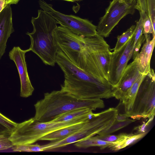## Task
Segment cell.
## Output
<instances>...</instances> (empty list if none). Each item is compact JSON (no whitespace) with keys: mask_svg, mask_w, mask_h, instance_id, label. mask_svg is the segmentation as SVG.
<instances>
[{"mask_svg":"<svg viewBox=\"0 0 155 155\" xmlns=\"http://www.w3.org/2000/svg\"><path fill=\"white\" fill-rule=\"evenodd\" d=\"M53 35L58 49L80 68L84 37L76 34L61 25L57 27Z\"/></svg>","mask_w":155,"mask_h":155,"instance_id":"10","label":"cell"},{"mask_svg":"<svg viewBox=\"0 0 155 155\" xmlns=\"http://www.w3.org/2000/svg\"><path fill=\"white\" fill-rule=\"evenodd\" d=\"M111 53L103 37L97 34L84 37L80 68L95 78L108 81Z\"/></svg>","mask_w":155,"mask_h":155,"instance_id":"3","label":"cell"},{"mask_svg":"<svg viewBox=\"0 0 155 155\" xmlns=\"http://www.w3.org/2000/svg\"><path fill=\"white\" fill-rule=\"evenodd\" d=\"M88 121L80 123L59 129L47 134L40 140L52 141L64 139L77 131Z\"/></svg>","mask_w":155,"mask_h":155,"instance_id":"16","label":"cell"},{"mask_svg":"<svg viewBox=\"0 0 155 155\" xmlns=\"http://www.w3.org/2000/svg\"><path fill=\"white\" fill-rule=\"evenodd\" d=\"M139 13L143 21V34L145 37L150 34H152L153 37L155 36V30L153 28L151 21L148 16L147 11H143L139 12Z\"/></svg>","mask_w":155,"mask_h":155,"instance_id":"25","label":"cell"},{"mask_svg":"<svg viewBox=\"0 0 155 155\" xmlns=\"http://www.w3.org/2000/svg\"><path fill=\"white\" fill-rule=\"evenodd\" d=\"M104 106L101 99L79 100L61 90L53 91L45 93L44 98L35 104L33 117L39 122H50L61 114L76 109L87 108L94 110Z\"/></svg>","mask_w":155,"mask_h":155,"instance_id":"1","label":"cell"},{"mask_svg":"<svg viewBox=\"0 0 155 155\" xmlns=\"http://www.w3.org/2000/svg\"><path fill=\"white\" fill-rule=\"evenodd\" d=\"M114 143L101 140L94 136L79 140L75 143L74 145L77 147L80 148L98 147L101 149H103L112 146Z\"/></svg>","mask_w":155,"mask_h":155,"instance_id":"18","label":"cell"},{"mask_svg":"<svg viewBox=\"0 0 155 155\" xmlns=\"http://www.w3.org/2000/svg\"><path fill=\"white\" fill-rule=\"evenodd\" d=\"M137 0H125V2L129 4H134L136 3Z\"/></svg>","mask_w":155,"mask_h":155,"instance_id":"34","label":"cell"},{"mask_svg":"<svg viewBox=\"0 0 155 155\" xmlns=\"http://www.w3.org/2000/svg\"><path fill=\"white\" fill-rule=\"evenodd\" d=\"M31 22L33 31L26 33L31 40V51L46 65L54 66L58 50L53 35L58 27L57 21L48 13L40 9L37 17H32Z\"/></svg>","mask_w":155,"mask_h":155,"instance_id":"2","label":"cell"},{"mask_svg":"<svg viewBox=\"0 0 155 155\" xmlns=\"http://www.w3.org/2000/svg\"><path fill=\"white\" fill-rule=\"evenodd\" d=\"M142 74L138 67L136 55L133 61L127 65L119 83L114 88L113 97L121 102L133 84Z\"/></svg>","mask_w":155,"mask_h":155,"instance_id":"13","label":"cell"},{"mask_svg":"<svg viewBox=\"0 0 155 155\" xmlns=\"http://www.w3.org/2000/svg\"><path fill=\"white\" fill-rule=\"evenodd\" d=\"M38 2L42 10L55 19L58 24L67 28L73 32L84 37L93 36L97 34V26L88 20L62 14L55 10L51 4L44 0H39Z\"/></svg>","mask_w":155,"mask_h":155,"instance_id":"8","label":"cell"},{"mask_svg":"<svg viewBox=\"0 0 155 155\" xmlns=\"http://www.w3.org/2000/svg\"><path fill=\"white\" fill-rule=\"evenodd\" d=\"M14 31L12 8L8 5L0 12V60L5 52L7 40Z\"/></svg>","mask_w":155,"mask_h":155,"instance_id":"14","label":"cell"},{"mask_svg":"<svg viewBox=\"0 0 155 155\" xmlns=\"http://www.w3.org/2000/svg\"><path fill=\"white\" fill-rule=\"evenodd\" d=\"M135 28V25H132L122 34L117 36L114 51H118L126 44L133 36Z\"/></svg>","mask_w":155,"mask_h":155,"instance_id":"23","label":"cell"},{"mask_svg":"<svg viewBox=\"0 0 155 155\" xmlns=\"http://www.w3.org/2000/svg\"><path fill=\"white\" fill-rule=\"evenodd\" d=\"M135 4H129L125 0H112L106 9L104 15L97 26V34L103 37H108L120 21L135 12Z\"/></svg>","mask_w":155,"mask_h":155,"instance_id":"9","label":"cell"},{"mask_svg":"<svg viewBox=\"0 0 155 155\" xmlns=\"http://www.w3.org/2000/svg\"><path fill=\"white\" fill-rule=\"evenodd\" d=\"M145 38L144 44L140 53L137 55V64L140 72L143 74L147 75L151 71L150 60L153 50L155 43V36L151 39L149 34Z\"/></svg>","mask_w":155,"mask_h":155,"instance_id":"15","label":"cell"},{"mask_svg":"<svg viewBox=\"0 0 155 155\" xmlns=\"http://www.w3.org/2000/svg\"><path fill=\"white\" fill-rule=\"evenodd\" d=\"M12 150L15 152H35L43 151L42 145L38 144L13 146Z\"/></svg>","mask_w":155,"mask_h":155,"instance_id":"26","label":"cell"},{"mask_svg":"<svg viewBox=\"0 0 155 155\" xmlns=\"http://www.w3.org/2000/svg\"><path fill=\"white\" fill-rule=\"evenodd\" d=\"M9 137L8 136L0 134V150L8 149L13 146Z\"/></svg>","mask_w":155,"mask_h":155,"instance_id":"29","label":"cell"},{"mask_svg":"<svg viewBox=\"0 0 155 155\" xmlns=\"http://www.w3.org/2000/svg\"><path fill=\"white\" fill-rule=\"evenodd\" d=\"M134 35L120 50L111 52L108 81L114 87L119 83L123 72L132 57L134 50Z\"/></svg>","mask_w":155,"mask_h":155,"instance_id":"11","label":"cell"},{"mask_svg":"<svg viewBox=\"0 0 155 155\" xmlns=\"http://www.w3.org/2000/svg\"><path fill=\"white\" fill-rule=\"evenodd\" d=\"M17 124L0 113V134L9 136Z\"/></svg>","mask_w":155,"mask_h":155,"instance_id":"22","label":"cell"},{"mask_svg":"<svg viewBox=\"0 0 155 155\" xmlns=\"http://www.w3.org/2000/svg\"><path fill=\"white\" fill-rule=\"evenodd\" d=\"M127 134L123 133L118 135H111L108 134L100 136L97 135L96 137L101 140L111 143H116L119 142L123 139Z\"/></svg>","mask_w":155,"mask_h":155,"instance_id":"28","label":"cell"},{"mask_svg":"<svg viewBox=\"0 0 155 155\" xmlns=\"http://www.w3.org/2000/svg\"><path fill=\"white\" fill-rule=\"evenodd\" d=\"M92 110L88 108H83L73 110L61 114L51 121H66L88 114Z\"/></svg>","mask_w":155,"mask_h":155,"instance_id":"21","label":"cell"},{"mask_svg":"<svg viewBox=\"0 0 155 155\" xmlns=\"http://www.w3.org/2000/svg\"><path fill=\"white\" fill-rule=\"evenodd\" d=\"M153 119L152 118H149L147 122H143V123L141 125L136 127L135 129L137 130L139 133L146 132L147 127Z\"/></svg>","mask_w":155,"mask_h":155,"instance_id":"30","label":"cell"},{"mask_svg":"<svg viewBox=\"0 0 155 155\" xmlns=\"http://www.w3.org/2000/svg\"><path fill=\"white\" fill-rule=\"evenodd\" d=\"M135 120L127 118L123 121H118L116 120L112 125L107 129L100 133L98 135L100 136L110 134L119 130L130 124L135 122Z\"/></svg>","mask_w":155,"mask_h":155,"instance_id":"24","label":"cell"},{"mask_svg":"<svg viewBox=\"0 0 155 155\" xmlns=\"http://www.w3.org/2000/svg\"><path fill=\"white\" fill-rule=\"evenodd\" d=\"M64 0V1H68V2H75V1H79L80 0Z\"/></svg>","mask_w":155,"mask_h":155,"instance_id":"35","label":"cell"},{"mask_svg":"<svg viewBox=\"0 0 155 155\" xmlns=\"http://www.w3.org/2000/svg\"><path fill=\"white\" fill-rule=\"evenodd\" d=\"M64 77L61 90L75 98L88 100L113 97L114 87L108 81L96 78L84 71Z\"/></svg>","mask_w":155,"mask_h":155,"instance_id":"4","label":"cell"},{"mask_svg":"<svg viewBox=\"0 0 155 155\" xmlns=\"http://www.w3.org/2000/svg\"><path fill=\"white\" fill-rule=\"evenodd\" d=\"M5 7V0H0V12Z\"/></svg>","mask_w":155,"mask_h":155,"instance_id":"33","label":"cell"},{"mask_svg":"<svg viewBox=\"0 0 155 155\" xmlns=\"http://www.w3.org/2000/svg\"><path fill=\"white\" fill-rule=\"evenodd\" d=\"M145 75L142 74L140 76L133 84L121 102L123 104L125 114L130 115L138 90Z\"/></svg>","mask_w":155,"mask_h":155,"instance_id":"17","label":"cell"},{"mask_svg":"<svg viewBox=\"0 0 155 155\" xmlns=\"http://www.w3.org/2000/svg\"><path fill=\"white\" fill-rule=\"evenodd\" d=\"M155 114V75L154 70L146 75L137 94L130 115L132 118H154Z\"/></svg>","mask_w":155,"mask_h":155,"instance_id":"7","label":"cell"},{"mask_svg":"<svg viewBox=\"0 0 155 155\" xmlns=\"http://www.w3.org/2000/svg\"><path fill=\"white\" fill-rule=\"evenodd\" d=\"M89 113L66 121L41 122L31 118L17 125L9 136L13 146L32 144L43 137L59 129L88 121Z\"/></svg>","mask_w":155,"mask_h":155,"instance_id":"5","label":"cell"},{"mask_svg":"<svg viewBox=\"0 0 155 155\" xmlns=\"http://www.w3.org/2000/svg\"><path fill=\"white\" fill-rule=\"evenodd\" d=\"M131 116L130 115L126 114H120L118 113L116 116L115 120L118 121H123Z\"/></svg>","mask_w":155,"mask_h":155,"instance_id":"31","label":"cell"},{"mask_svg":"<svg viewBox=\"0 0 155 155\" xmlns=\"http://www.w3.org/2000/svg\"><path fill=\"white\" fill-rule=\"evenodd\" d=\"M31 51L30 49L23 50L19 47H14L9 52L10 59L15 62L18 72L21 83L20 96L28 97L32 94L34 88L28 74L25 60V54Z\"/></svg>","mask_w":155,"mask_h":155,"instance_id":"12","label":"cell"},{"mask_svg":"<svg viewBox=\"0 0 155 155\" xmlns=\"http://www.w3.org/2000/svg\"><path fill=\"white\" fill-rule=\"evenodd\" d=\"M147 132L139 133L136 134H127L121 141L114 143V144L108 147L112 150H117L129 146L143 137Z\"/></svg>","mask_w":155,"mask_h":155,"instance_id":"20","label":"cell"},{"mask_svg":"<svg viewBox=\"0 0 155 155\" xmlns=\"http://www.w3.org/2000/svg\"><path fill=\"white\" fill-rule=\"evenodd\" d=\"M148 15L153 30H155V0H146Z\"/></svg>","mask_w":155,"mask_h":155,"instance_id":"27","label":"cell"},{"mask_svg":"<svg viewBox=\"0 0 155 155\" xmlns=\"http://www.w3.org/2000/svg\"><path fill=\"white\" fill-rule=\"evenodd\" d=\"M20 0H5V6L8 5L16 4Z\"/></svg>","mask_w":155,"mask_h":155,"instance_id":"32","label":"cell"},{"mask_svg":"<svg viewBox=\"0 0 155 155\" xmlns=\"http://www.w3.org/2000/svg\"><path fill=\"white\" fill-rule=\"evenodd\" d=\"M118 113L115 108H110L95 115L78 130L70 136L63 139L52 141L42 145L43 150H51L75 143L79 140L98 134L110 127L115 120Z\"/></svg>","mask_w":155,"mask_h":155,"instance_id":"6","label":"cell"},{"mask_svg":"<svg viewBox=\"0 0 155 155\" xmlns=\"http://www.w3.org/2000/svg\"><path fill=\"white\" fill-rule=\"evenodd\" d=\"M143 23L142 18L140 16L135 25L134 35V50L132 56L133 59L139 53L140 47L145 40L144 35H143Z\"/></svg>","mask_w":155,"mask_h":155,"instance_id":"19","label":"cell"}]
</instances>
